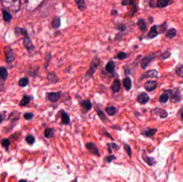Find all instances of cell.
<instances>
[{"label":"cell","instance_id":"6da1fadb","mask_svg":"<svg viewBox=\"0 0 183 182\" xmlns=\"http://www.w3.org/2000/svg\"><path fill=\"white\" fill-rule=\"evenodd\" d=\"M16 32L17 33V34H20L23 35L24 39H23V43L25 48L27 49L28 51L31 52L34 49L35 47L33 44L32 41L31 39L30 36L28 34L27 30L22 28L17 27L16 28Z\"/></svg>","mask_w":183,"mask_h":182},{"label":"cell","instance_id":"7a4b0ae2","mask_svg":"<svg viewBox=\"0 0 183 182\" xmlns=\"http://www.w3.org/2000/svg\"><path fill=\"white\" fill-rule=\"evenodd\" d=\"M2 6L13 13H17L20 10L22 5L21 0H1Z\"/></svg>","mask_w":183,"mask_h":182},{"label":"cell","instance_id":"3957f363","mask_svg":"<svg viewBox=\"0 0 183 182\" xmlns=\"http://www.w3.org/2000/svg\"><path fill=\"white\" fill-rule=\"evenodd\" d=\"M100 64V59L97 56L94 57L92 59V60H91L90 68L85 75V77L88 80H90L93 77V75L95 74L96 70H98V67Z\"/></svg>","mask_w":183,"mask_h":182},{"label":"cell","instance_id":"277c9868","mask_svg":"<svg viewBox=\"0 0 183 182\" xmlns=\"http://www.w3.org/2000/svg\"><path fill=\"white\" fill-rule=\"evenodd\" d=\"M160 53V51H156L155 53H151L145 56L141 62V68L143 70H145L147 68L148 65L151 63V62L155 59L158 54Z\"/></svg>","mask_w":183,"mask_h":182},{"label":"cell","instance_id":"5b68a950","mask_svg":"<svg viewBox=\"0 0 183 182\" xmlns=\"http://www.w3.org/2000/svg\"><path fill=\"white\" fill-rule=\"evenodd\" d=\"M43 0H25V8L29 11L36 10L43 3Z\"/></svg>","mask_w":183,"mask_h":182},{"label":"cell","instance_id":"8992f818","mask_svg":"<svg viewBox=\"0 0 183 182\" xmlns=\"http://www.w3.org/2000/svg\"><path fill=\"white\" fill-rule=\"evenodd\" d=\"M87 150L92 155L97 156L98 157H101L100 152L96 144L93 142H88L86 144Z\"/></svg>","mask_w":183,"mask_h":182},{"label":"cell","instance_id":"52a82bcc","mask_svg":"<svg viewBox=\"0 0 183 182\" xmlns=\"http://www.w3.org/2000/svg\"><path fill=\"white\" fill-rule=\"evenodd\" d=\"M79 104H80L81 110H83V113L84 114H86V113L89 112L90 111L92 110L93 107V104L90 99L81 100L79 103Z\"/></svg>","mask_w":183,"mask_h":182},{"label":"cell","instance_id":"ba28073f","mask_svg":"<svg viewBox=\"0 0 183 182\" xmlns=\"http://www.w3.org/2000/svg\"><path fill=\"white\" fill-rule=\"evenodd\" d=\"M4 53L5 55V60L7 63H11L15 59V55L13 50L9 46L4 48Z\"/></svg>","mask_w":183,"mask_h":182},{"label":"cell","instance_id":"9c48e42d","mask_svg":"<svg viewBox=\"0 0 183 182\" xmlns=\"http://www.w3.org/2000/svg\"><path fill=\"white\" fill-rule=\"evenodd\" d=\"M158 77V72L156 70H149L146 71L141 75L140 80H143L148 78H155Z\"/></svg>","mask_w":183,"mask_h":182},{"label":"cell","instance_id":"30bf717a","mask_svg":"<svg viewBox=\"0 0 183 182\" xmlns=\"http://www.w3.org/2000/svg\"><path fill=\"white\" fill-rule=\"evenodd\" d=\"M59 113H60L62 125H67L69 124L71 121L70 117L68 114V113L65 112L63 109H61L59 111Z\"/></svg>","mask_w":183,"mask_h":182},{"label":"cell","instance_id":"8fae6325","mask_svg":"<svg viewBox=\"0 0 183 182\" xmlns=\"http://www.w3.org/2000/svg\"><path fill=\"white\" fill-rule=\"evenodd\" d=\"M128 6L129 7L128 14L130 17H133L137 12V8L135 0H130Z\"/></svg>","mask_w":183,"mask_h":182},{"label":"cell","instance_id":"7c38bea8","mask_svg":"<svg viewBox=\"0 0 183 182\" xmlns=\"http://www.w3.org/2000/svg\"><path fill=\"white\" fill-rule=\"evenodd\" d=\"M61 97V92H50L48 94V100L53 103L58 102Z\"/></svg>","mask_w":183,"mask_h":182},{"label":"cell","instance_id":"4fadbf2b","mask_svg":"<svg viewBox=\"0 0 183 182\" xmlns=\"http://www.w3.org/2000/svg\"><path fill=\"white\" fill-rule=\"evenodd\" d=\"M137 100L138 103L143 105L148 102V101L149 100V97L147 93L142 92L138 95Z\"/></svg>","mask_w":183,"mask_h":182},{"label":"cell","instance_id":"5bb4252c","mask_svg":"<svg viewBox=\"0 0 183 182\" xmlns=\"http://www.w3.org/2000/svg\"><path fill=\"white\" fill-rule=\"evenodd\" d=\"M158 35V25H154L151 27L150 30L147 34V38L149 39H154Z\"/></svg>","mask_w":183,"mask_h":182},{"label":"cell","instance_id":"9a60e30c","mask_svg":"<svg viewBox=\"0 0 183 182\" xmlns=\"http://www.w3.org/2000/svg\"><path fill=\"white\" fill-rule=\"evenodd\" d=\"M141 156H142V158H143V161L146 163H147L148 166H153L156 163L154 157H148V155L146 154V152L145 150H143V152L142 153Z\"/></svg>","mask_w":183,"mask_h":182},{"label":"cell","instance_id":"2e32d148","mask_svg":"<svg viewBox=\"0 0 183 182\" xmlns=\"http://www.w3.org/2000/svg\"><path fill=\"white\" fill-rule=\"evenodd\" d=\"M157 85H158V82L156 81L151 80V81H148L145 83L144 87L147 91L150 92L155 90L156 88L157 87Z\"/></svg>","mask_w":183,"mask_h":182},{"label":"cell","instance_id":"e0dca14e","mask_svg":"<svg viewBox=\"0 0 183 182\" xmlns=\"http://www.w3.org/2000/svg\"><path fill=\"white\" fill-rule=\"evenodd\" d=\"M95 110H96V112L97 113L98 117H99V118L100 119V120H101V121L104 123H106L108 121V120H107V117H106V115H105L103 111L101 110L100 108L99 107V106L97 105H96Z\"/></svg>","mask_w":183,"mask_h":182},{"label":"cell","instance_id":"ac0fdd59","mask_svg":"<svg viewBox=\"0 0 183 182\" xmlns=\"http://www.w3.org/2000/svg\"><path fill=\"white\" fill-rule=\"evenodd\" d=\"M137 25H138V27L140 29L141 32L142 33H145L147 32V30H148L147 26V23L146 22L145 20L143 18H140L138 20L137 22Z\"/></svg>","mask_w":183,"mask_h":182},{"label":"cell","instance_id":"d6986e66","mask_svg":"<svg viewBox=\"0 0 183 182\" xmlns=\"http://www.w3.org/2000/svg\"><path fill=\"white\" fill-rule=\"evenodd\" d=\"M111 89L114 93L118 92L121 88V82L118 79H116L113 81L111 85Z\"/></svg>","mask_w":183,"mask_h":182},{"label":"cell","instance_id":"ffe728a7","mask_svg":"<svg viewBox=\"0 0 183 182\" xmlns=\"http://www.w3.org/2000/svg\"><path fill=\"white\" fill-rule=\"evenodd\" d=\"M116 66V65L115 62H114L113 60L109 61L105 65V71L109 74H112L115 72Z\"/></svg>","mask_w":183,"mask_h":182},{"label":"cell","instance_id":"44dd1931","mask_svg":"<svg viewBox=\"0 0 183 182\" xmlns=\"http://www.w3.org/2000/svg\"><path fill=\"white\" fill-rule=\"evenodd\" d=\"M177 34V30L175 28H171L167 30L165 34V37L169 39H173L175 38Z\"/></svg>","mask_w":183,"mask_h":182},{"label":"cell","instance_id":"7402d4cb","mask_svg":"<svg viewBox=\"0 0 183 182\" xmlns=\"http://www.w3.org/2000/svg\"><path fill=\"white\" fill-rule=\"evenodd\" d=\"M47 80L52 83L55 84L58 81V75L55 72H49L47 76Z\"/></svg>","mask_w":183,"mask_h":182},{"label":"cell","instance_id":"603a6c76","mask_svg":"<svg viewBox=\"0 0 183 182\" xmlns=\"http://www.w3.org/2000/svg\"><path fill=\"white\" fill-rule=\"evenodd\" d=\"M123 85L126 91H129L132 88V80L128 77L124 78L123 80Z\"/></svg>","mask_w":183,"mask_h":182},{"label":"cell","instance_id":"cb8c5ba5","mask_svg":"<svg viewBox=\"0 0 183 182\" xmlns=\"http://www.w3.org/2000/svg\"><path fill=\"white\" fill-rule=\"evenodd\" d=\"M154 114L158 115L161 118H166L168 117V114L167 112L161 108H155L152 111Z\"/></svg>","mask_w":183,"mask_h":182},{"label":"cell","instance_id":"d4e9b609","mask_svg":"<svg viewBox=\"0 0 183 182\" xmlns=\"http://www.w3.org/2000/svg\"><path fill=\"white\" fill-rule=\"evenodd\" d=\"M157 129L155 128H149L145 130H143L141 134L146 137H151L155 134L156 132H157Z\"/></svg>","mask_w":183,"mask_h":182},{"label":"cell","instance_id":"484cf974","mask_svg":"<svg viewBox=\"0 0 183 182\" xmlns=\"http://www.w3.org/2000/svg\"><path fill=\"white\" fill-rule=\"evenodd\" d=\"M171 0H158L157 1V8L162 9L168 7V5L171 4Z\"/></svg>","mask_w":183,"mask_h":182},{"label":"cell","instance_id":"4316f807","mask_svg":"<svg viewBox=\"0 0 183 182\" xmlns=\"http://www.w3.org/2000/svg\"><path fill=\"white\" fill-rule=\"evenodd\" d=\"M168 23L167 21H165L164 23L158 26V34H162L167 32L168 30Z\"/></svg>","mask_w":183,"mask_h":182},{"label":"cell","instance_id":"83f0119b","mask_svg":"<svg viewBox=\"0 0 183 182\" xmlns=\"http://www.w3.org/2000/svg\"><path fill=\"white\" fill-rule=\"evenodd\" d=\"M107 145L108 147V152L111 154L113 153V149L117 151L120 149V146L115 143H107Z\"/></svg>","mask_w":183,"mask_h":182},{"label":"cell","instance_id":"f1b7e54d","mask_svg":"<svg viewBox=\"0 0 183 182\" xmlns=\"http://www.w3.org/2000/svg\"><path fill=\"white\" fill-rule=\"evenodd\" d=\"M44 136L48 139H50V138L54 137L55 136L54 130L53 128H47L44 131Z\"/></svg>","mask_w":183,"mask_h":182},{"label":"cell","instance_id":"f546056e","mask_svg":"<svg viewBox=\"0 0 183 182\" xmlns=\"http://www.w3.org/2000/svg\"><path fill=\"white\" fill-rule=\"evenodd\" d=\"M75 2L78 7V9L80 10V11H83L85 10L86 4L85 0H75Z\"/></svg>","mask_w":183,"mask_h":182},{"label":"cell","instance_id":"4dcf8cb0","mask_svg":"<svg viewBox=\"0 0 183 182\" xmlns=\"http://www.w3.org/2000/svg\"><path fill=\"white\" fill-rule=\"evenodd\" d=\"M105 111L107 114L109 116L115 115L117 112V108L114 106H111L105 107Z\"/></svg>","mask_w":183,"mask_h":182},{"label":"cell","instance_id":"1f68e13d","mask_svg":"<svg viewBox=\"0 0 183 182\" xmlns=\"http://www.w3.org/2000/svg\"><path fill=\"white\" fill-rule=\"evenodd\" d=\"M61 25V18L59 17H55L53 19L52 22V26L54 28L58 29L59 27H60Z\"/></svg>","mask_w":183,"mask_h":182},{"label":"cell","instance_id":"d6a6232c","mask_svg":"<svg viewBox=\"0 0 183 182\" xmlns=\"http://www.w3.org/2000/svg\"><path fill=\"white\" fill-rule=\"evenodd\" d=\"M8 71L4 67L0 68V78L3 80H5L8 77Z\"/></svg>","mask_w":183,"mask_h":182},{"label":"cell","instance_id":"836d02e7","mask_svg":"<svg viewBox=\"0 0 183 182\" xmlns=\"http://www.w3.org/2000/svg\"><path fill=\"white\" fill-rule=\"evenodd\" d=\"M30 102V98L27 95H25L24 96L22 100H21L20 103H19V106H25L28 105Z\"/></svg>","mask_w":183,"mask_h":182},{"label":"cell","instance_id":"e575fe53","mask_svg":"<svg viewBox=\"0 0 183 182\" xmlns=\"http://www.w3.org/2000/svg\"><path fill=\"white\" fill-rule=\"evenodd\" d=\"M3 18L4 20L6 22H9L12 19V15L7 10L2 11Z\"/></svg>","mask_w":183,"mask_h":182},{"label":"cell","instance_id":"d590c367","mask_svg":"<svg viewBox=\"0 0 183 182\" xmlns=\"http://www.w3.org/2000/svg\"><path fill=\"white\" fill-rule=\"evenodd\" d=\"M28 83H29V80L27 77L21 78L18 82L19 85L22 87H25L28 85Z\"/></svg>","mask_w":183,"mask_h":182},{"label":"cell","instance_id":"8d00e7d4","mask_svg":"<svg viewBox=\"0 0 183 182\" xmlns=\"http://www.w3.org/2000/svg\"><path fill=\"white\" fill-rule=\"evenodd\" d=\"M100 133L101 135H102L103 136H105V137L109 138H111V140H115L114 138L111 136V134L109 132H108V131L104 128H102L100 130Z\"/></svg>","mask_w":183,"mask_h":182},{"label":"cell","instance_id":"74e56055","mask_svg":"<svg viewBox=\"0 0 183 182\" xmlns=\"http://www.w3.org/2000/svg\"><path fill=\"white\" fill-rule=\"evenodd\" d=\"M124 150L127 153V155H128V157H130V159H131L132 158V149H131L130 146L127 143L124 144Z\"/></svg>","mask_w":183,"mask_h":182},{"label":"cell","instance_id":"f35d334b","mask_svg":"<svg viewBox=\"0 0 183 182\" xmlns=\"http://www.w3.org/2000/svg\"><path fill=\"white\" fill-rule=\"evenodd\" d=\"M176 72L177 75L183 77V65L178 64L176 68Z\"/></svg>","mask_w":183,"mask_h":182},{"label":"cell","instance_id":"ab89813d","mask_svg":"<svg viewBox=\"0 0 183 182\" xmlns=\"http://www.w3.org/2000/svg\"><path fill=\"white\" fill-rule=\"evenodd\" d=\"M1 145H2L3 147L5 148L6 151H8V150H9V146H10V140L7 138L3 139L1 140Z\"/></svg>","mask_w":183,"mask_h":182},{"label":"cell","instance_id":"60d3db41","mask_svg":"<svg viewBox=\"0 0 183 182\" xmlns=\"http://www.w3.org/2000/svg\"><path fill=\"white\" fill-rule=\"evenodd\" d=\"M117 157L115 155H106L105 157L104 158V161L107 163H111L114 160H116Z\"/></svg>","mask_w":183,"mask_h":182},{"label":"cell","instance_id":"b9f144b4","mask_svg":"<svg viewBox=\"0 0 183 182\" xmlns=\"http://www.w3.org/2000/svg\"><path fill=\"white\" fill-rule=\"evenodd\" d=\"M25 140L26 142L30 145H33L35 143V137L32 135H28L25 137Z\"/></svg>","mask_w":183,"mask_h":182},{"label":"cell","instance_id":"7bdbcfd3","mask_svg":"<svg viewBox=\"0 0 183 182\" xmlns=\"http://www.w3.org/2000/svg\"><path fill=\"white\" fill-rule=\"evenodd\" d=\"M171 55V53L170 52H169V51H165L164 53H162L161 55H159L158 56H159V58L160 59H162V60H164V59H168L170 57Z\"/></svg>","mask_w":183,"mask_h":182},{"label":"cell","instance_id":"ee69618b","mask_svg":"<svg viewBox=\"0 0 183 182\" xmlns=\"http://www.w3.org/2000/svg\"><path fill=\"white\" fill-rule=\"evenodd\" d=\"M169 100V96L167 93H164L160 96V102L161 103H166Z\"/></svg>","mask_w":183,"mask_h":182},{"label":"cell","instance_id":"f6af8a7d","mask_svg":"<svg viewBox=\"0 0 183 182\" xmlns=\"http://www.w3.org/2000/svg\"><path fill=\"white\" fill-rule=\"evenodd\" d=\"M128 55L124 52H120L118 53L116 58L119 60H124L128 58Z\"/></svg>","mask_w":183,"mask_h":182},{"label":"cell","instance_id":"bcb514c9","mask_svg":"<svg viewBox=\"0 0 183 182\" xmlns=\"http://www.w3.org/2000/svg\"><path fill=\"white\" fill-rule=\"evenodd\" d=\"M24 117L25 118V120H32L33 117H34V114H33L32 113H25L24 115Z\"/></svg>","mask_w":183,"mask_h":182},{"label":"cell","instance_id":"7dc6e473","mask_svg":"<svg viewBox=\"0 0 183 182\" xmlns=\"http://www.w3.org/2000/svg\"><path fill=\"white\" fill-rule=\"evenodd\" d=\"M117 29L120 32H124L126 30V26L124 24H120L117 25Z\"/></svg>","mask_w":183,"mask_h":182},{"label":"cell","instance_id":"c3c4849f","mask_svg":"<svg viewBox=\"0 0 183 182\" xmlns=\"http://www.w3.org/2000/svg\"><path fill=\"white\" fill-rule=\"evenodd\" d=\"M157 1L158 0H149V6L151 8H157Z\"/></svg>","mask_w":183,"mask_h":182},{"label":"cell","instance_id":"681fc988","mask_svg":"<svg viewBox=\"0 0 183 182\" xmlns=\"http://www.w3.org/2000/svg\"><path fill=\"white\" fill-rule=\"evenodd\" d=\"M51 58H52V55H51L50 53H49L48 56H47L46 62L45 64V68L46 69H47L48 65H49V63H50Z\"/></svg>","mask_w":183,"mask_h":182},{"label":"cell","instance_id":"f907efd6","mask_svg":"<svg viewBox=\"0 0 183 182\" xmlns=\"http://www.w3.org/2000/svg\"><path fill=\"white\" fill-rule=\"evenodd\" d=\"M124 73L126 75H128L131 74V70L130 68H128V65H125L124 66Z\"/></svg>","mask_w":183,"mask_h":182},{"label":"cell","instance_id":"816d5d0a","mask_svg":"<svg viewBox=\"0 0 183 182\" xmlns=\"http://www.w3.org/2000/svg\"><path fill=\"white\" fill-rule=\"evenodd\" d=\"M118 11L115 10V9H112L111 10V15L113 16H116L118 15Z\"/></svg>","mask_w":183,"mask_h":182},{"label":"cell","instance_id":"f5cc1de1","mask_svg":"<svg viewBox=\"0 0 183 182\" xmlns=\"http://www.w3.org/2000/svg\"><path fill=\"white\" fill-rule=\"evenodd\" d=\"M129 1H130V0H122V1H121V4L123 5V6L128 5V3H129Z\"/></svg>","mask_w":183,"mask_h":182},{"label":"cell","instance_id":"db71d44e","mask_svg":"<svg viewBox=\"0 0 183 182\" xmlns=\"http://www.w3.org/2000/svg\"><path fill=\"white\" fill-rule=\"evenodd\" d=\"M148 19H149V20L150 23H153V22H154V18H153V17H152V16H151V17H149V18H148Z\"/></svg>","mask_w":183,"mask_h":182},{"label":"cell","instance_id":"11a10c76","mask_svg":"<svg viewBox=\"0 0 183 182\" xmlns=\"http://www.w3.org/2000/svg\"><path fill=\"white\" fill-rule=\"evenodd\" d=\"M3 121L2 115L0 114V123L2 122Z\"/></svg>","mask_w":183,"mask_h":182},{"label":"cell","instance_id":"9f6ffc18","mask_svg":"<svg viewBox=\"0 0 183 182\" xmlns=\"http://www.w3.org/2000/svg\"><path fill=\"white\" fill-rule=\"evenodd\" d=\"M181 117H182V119L183 120V113H182V114H181Z\"/></svg>","mask_w":183,"mask_h":182},{"label":"cell","instance_id":"6f0895ef","mask_svg":"<svg viewBox=\"0 0 183 182\" xmlns=\"http://www.w3.org/2000/svg\"></svg>","mask_w":183,"mask_h":182}]
</instances>
